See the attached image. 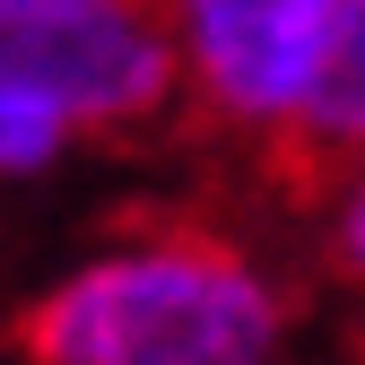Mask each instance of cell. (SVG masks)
<instances>
[{
    "label": "cell",
    "instance_id": "cell-1",
    "mask_svg": "<svg viewBox=\"0 0 365 365\" xmlns=\"http://www.w3.org/2000/svg\"><path fill=\"white\" fill-rule=\"evenodd\" d=\"M9 339L26 365H269L287 296L217 226H140L61 269Z\"/></svg>",
    "mask_w": 365,
    "mask_h": 365
},
{
    "label": "cell",
    "instance_id": "cell-2",
    "mask_svg": "<svg viewBox=\"0 0 365 365\" xmlns=\"http://www.w3.org/2000/svg\"><path fill=\"white\" fill-rule=\"evenodd\" d=\"M182 96L165 0H0V174L148 130Z\"/></svg>",
    "mask_w": 365,
    "mask_h": 365
},
{
    "label": "cell",
    "instance_id": "cell-3",
    "mask_svg": "<svg viewBox=\"0 0 365 365\" xmlns=\"http://www.w3.org/2000/svg\"><path fill=\"white\" fill-rule=\"evenodd\" d=\"M348 26V0H165L182 96L235 140H279L313 113Z\"/></svg>",
    "mask_w": 365,
    "mask_h": 365
},
{
    "label": "cell",
    "instance_id": "cell-4",
    "mask_svg": "<svg viewBox=\"0 0 365 365\" xmlns=\"http://www.w3.org/2000/svg\"><path fill=\"white\" fill-rule=\"evenodd\" d=\"M296 165H331V174H356L365 165V0H348V26H339V53H331V78L313 96L304 130H296Z\"/></svg>",
    "mask_w": 365,
    "mask_h": 365
},
{
    "label": "cell",
    "instance_id": "cell-5",
    "mask_svg": "<svg viewBox=\"0 0 365 365\" xmlns=\"http://www.w3.org/2000/svg\"><path fill=\"white\" fill-rule=\"evenodd\" d=\"M331 269L348 287H365V165L331 182Z\"/></svg>",
    "mask_w": 365,
    "mask_h": 365
}]
</instances>
